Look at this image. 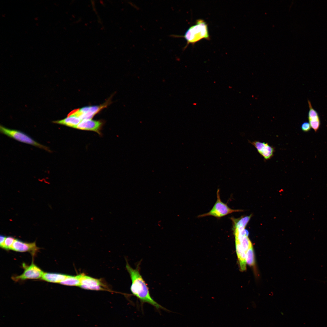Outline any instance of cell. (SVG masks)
<instances>
[{
    "label": "cell",
    "mask_w": 327,
    "mask_h": 327,
    "mask_svg": "<svg viewBox=\"0 0 327 327\" xmlns=\"http://www.w3.org/2000/svg\"><path fill=\"white\" fill-rule=\"evenodd\" d=\"M139 264L136 268H133L127 261L126 268L131 281L130 290L133 296L136 297L141 304L147 303L159 310H167L155 301L151 297L149 288L140 272Z\"/></svg>",
    "instance_id": "1"
},
{
    "label": "cell",
    "mask_w": 327,
    "mask_h": 327,
    "mask_svg": "<svg viewBox=\"0 0 327 327\" xmlns=\"http://www.w3.org/2000/svg\"><path fill=\"white\" fill-rule=\"evenodd\" d=\"M170 36L174 37H183L187 41L186 45L184 48L185 49L190 44L194 45L203 39L209 40L210 39L208 25L203 19L197 20L196 24L191 26L183 35H174Z\"/></svg>",
    "instance_id": "2"
},
{
    "label": "cell",
    "mask_w": 327,
    "mask_h": 327,
    "mask_svg": "<svg viewBox=\"0 0 327 327\" xmlns=\"http://www.w3.org/2000/svg\"><path fill=\"white\" fill-rule=\"evenodd\" d=\"M0 131L2 134L17 141L33 145L49 152L51 151L48 147L40 144L27 134L20 130L8 128L0 125Z\"/></svg>",
    "instance_id": "3"
},
{
    "label": "cell",
    "mask_w": 327,
    "mask_h": 327,
    "mask_svg": "<svg viewBox=\"0 0 327 327\" xmlns=\"http://www.w3.org/2000/svg\"><path fill=\"white\" fill-rule=\"evenodd\" d=\"M111 97H110L102 104L85 106L80 108L74 109L68 115H74L80 119L81 121L84 120H91L95 115L111 103Z\"/></svg>",
    "instance_id": "4"
},
{
    "label": "cell",
    "mask_w": 327,
    "mask_h": 327,
    "mask_svg": "<svg viewBox=\"0 0 327 327\" xmlns=\"http://www.w3.org/2000/svg\"><path fill=\"white\" fill-rule=\"evenodd\" d=\"M219 191L218 189L216 192L217 200L211 210L207 213L198 215V217L212 216L220 218L233 212L242 211L240 210L232 209L226 204L223 202L220 198Z\"/></svg>",
    "instance_id": "5"
},
{
    "label": "cell",
    "mask_w": 327,
    "mask_h": 327,
    "mask_svg": "<svg viewBox=\"0 0 327 327\" xmlns=\"http://www.w3.org/2000/svg\"><path fill=\"white\" fill-rule=\"evenodd\" d=\"M22 267L24 269L23 273L19 276L12 277V279L15 281L38 279L41 278L44 273L43 271L33 262L29 266L23 263Z\"/></svg>",
    "instance_id": "6"
},
{
    "label": "cell",
    "mask_w": 327,
    "mask_h": 327,
    "mask_svg": "<svg viewBox=\"0 0 327 327\" xmlns=\"http://www.w3.org/2000/svg\"><path fill=\"white\" fill-rule=\"evenodd\" d=\"M79 275L80 282L79 287L82 288L95 290H105L102 287L105 286L100 279L86 276L83 274Z\"/></svg>",
    "instance_id": "7"
},
{
    "label": "cell",
    "mask_w": 327,
    "mask_h": 327,
    "mask_svg": "<svg viewBox=\"0 0 327 327\" xmlns=\"http://www.w3.org/2000/svg\"><path fill=\"white\" fill-rule=\"evenodd\" d=\"M104 123V121L102 120H84L82 121L75 129L95 132L101 135V130Z\"/></svg>",
    "instance_id": "8"
},
{
    "label": "cell",
    "mask_w": 327,
    "mask_h": 327,
    "mask_svg": "<svg viewBox=\"0 0 327 327\" xmlns=\"http://www.w3.org/2000/svg\"><path fill=\"white\" fill-rule=\"evenodd\" d=\"M39 248L36 245L35 242L33 243L24 242L18 239H15L12 246L11 250L18 252H28L33 256L39 251Z\"/></svg>",
    "instance_id": "9"
},
{
    "label": "cell",
    "mask_w": 327,
    "mask_h": 327,
    "mask_svg": "<svg viewBox=\"0 0 327 327\" xmlns=\"http://www.w3.org/2000/svg\"><path fill=\"white\" fill-rule=\"evenodd\" d=\"M249 142L254 146L264 160H269L273 156L275 148L268 143L256 140Z\"/></svg>",
    "instance_id": "10"
},
{
    "label": "cell",
    "mask_w": 327,
    "mask_h": 327,
    "mask_svg": "<svg viewBox=\"0 0 327 327\" xmlns=\"http://www.w3.org/2000/svg\"><path fill=\"white\" fill-rule=\"evenodd\" d=\"M81 121V120L78 117L74 115H68L66 117L62 119L54 121L53 123L75 128Z\"/></svg>",
    "instance_id": "11"
},
{
    "label": "cell",
    "mask_w": 327,
    "mask_h": 327,
    "mask_svg": "<svg viewBox=\"0 0 327 327\" xmlns=\"http://www.w3.org/2000/svg\"><path fill=\"white\" fill-rule=\"evenodd\" d=\"M236 251L239 261L240 270L244 271L246 269V252L239 243H235Z\"/></svg>",
    "instance_id": "12"
},
{
    "label": "cell",
    "mask_w": 327,
    "mask_h": 327,
    "mask_svg": "<svg viewBox=\"0 0 327 327\" xmlns=\"http://www.w3.org/2000/svg\"><path fill=\"white\" fill-rule=\"evenodd\" d=\"M68 276L61 273L45 272L44 273L41 278L48 282L60 283L64 280Z\"/></svg>",
    "instance_id": "13"
},
{
    "label": "cell",
    "mask_w": 327,
    "mask_h": 327,
    "mask_svg": "<svg viewBox=\"0 0 327 327\" xmlns=\"http://www.w3.org/2000/svg\"><path fill=\"white\" fill-rule=\"evenodd\" d=\"M59 283L66 286H80V282L79 275L74 276L68 275L66 278Z\"/></svg>",
    "instance_id": "14"
},
{
    "label": "cell",
    "mask_w": 327,
    "mask_h": 327,
    "mask_svg": "<svg viewBox=\"0 0 327 327\" xmlns=\"http://www.w3.org/2000/svg\"><path fill=\"white\" fill-rule=\"evenodd\" d=\"M309 107L308 119L309 122L320 121V119L318 112L312 107L310 101L308 100Z\"/></svg>",
    "instance_id": "15"
},
{
    "label": "cell",
    "mask_w": 327,
    "mask_h": 327,
    "mask_svg": "<svg viewBox=\"0 0 327 327\" xmlns=\"http://www.w3.org/2000/svg\"><path fill=\"white\" fill-rule=\"evenodd\" d=\"M246 262L250 266H253L254 264V254L253 246L249 248L246 253Z\"/></svg>",
    "instance_id": "16"
},
{
    "label": "cell",
    "mask_w": 327,
    "mask_h": 327,
    "mask_svg": "<svg viewBox=\"0 0 327 327\" xmlns=\"http://www.w3.org/2000/svg\"><path fill=\"white\" fill-rule=\"evenodd\" d=\"M15 239L14 238L10 236L6 237L2 249L7 250H11L12 246Z\"/></svg>",
    "instance_id": "17"
},
{
    "label": "cell",
    "mask_w": 327,
    "mask_h": 327,
    "mask_svg": "<svg viewBox=\"0 0 327 327\" xmlns=\"http://www.w3.org/2000/svg\"><path fill=\"white\" fill-rule=\"evenodd\" d=\"M311 128L310 124L307 122L303 123L301 125V129L302 131L304 132H308L309 131Z\"/></svg>",
    "instance_id": "18"
},
{
    "label": "cell",
    "mask_w": 327,
    "mask_h": 327,
    "mask_svg": "<svg viewBox=\"0 0 327 327\" xmlns=\"http://www.w3.org/2000/svg\"><path fill=\"white\" fill-rule=\"evenodd\" d=\"M6 237L4 235H1L0 236V246L2 248L5 239Z\"/></svg>",
    "instance_id": "19"
}]
</instances>
